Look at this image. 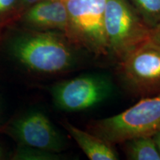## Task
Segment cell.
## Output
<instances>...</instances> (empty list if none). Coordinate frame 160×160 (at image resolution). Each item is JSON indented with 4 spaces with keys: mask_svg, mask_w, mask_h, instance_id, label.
<instances>
[{
    "mask_svg": "<svg viewBox=\"0 0 160 160\" xmlns=\"http://www.w3.org/2000/svg\"><path fill=\"white\" fill-rule=\"evenodd\" d=\"M104 20L108 53L119 61L149 39L151 28L128 0H106Z\"/></svg>",
    "mask_w": 160,
    "mask_h": 160,
    "instance_id": "obj_3",
    "label": "cell"
},
{
    "mask_svg": "<svg viewBox=\"0 0 160 160\" xmlns=\"http://www.w3.org/2000/svg\"><path fill=\"white\" fill-rule=\"evenodd\" d=\"M39 1L40 0H18V21L26 10Z\"/></svg>",
    "mask_w": 160,
    "mask_h": 160,
    "instance_id": "obj_14",
    "label": "cell"
},
{
    "mask_svg": "<svg viewBox=\"0 0 160 160\" xmlns=\"http://www.w3.org/2000/svg\"><path fill=\"white\" fill-rule=\"evenodd\" d=\"M18 0H0V44L13 23L18 21Z\"/></svg>",
    "mask_w": 160,
    "mask_h": 160,
    "instance_id": "obj_13",
    "label": "cell"
},
{
    "mask_svg": "<svg viewBox=\"0 0 160 160\" xmlns=\"http://www.w3.org/2000/svg\"><path fill=\"white\" fill-rule=\"evenodd\" d=\"M2 40L8 57L29 72L55 75L68 71L77 65L75 45L62 32L25 28Z\"/></svg>",
    "mask_w": 160,
    "mask_h": 160,
    "instance_id": "obj_1",
    "label": "cell"
},
{
    "mask_svg": "<svg viewBox=\"0 0 160 160\" xmlns=\"http://www.w3.org/2000/svg\"><path fill=\"white\" fill-rule=\"evenodd\" d=\"M5 157V151H4L3 148L0 145V159H3Z\"/></svg>",
    "mask_w": 160,
    "mask_h": 160,
    "instance_id": "obj_17",
    "label": "cell"
},
{
    "mask_svg": "<svg viewBox=\"0 0 160 160\" xmlns=\"http://www.w3.org/2000/svg\"><path fill=\"white\" fill-rule=\"evenodd\" d=\"M133 6L150 28L160 23V0H131Z\"/></svg>",
    "mask_w": 160,
    "mask_h": 160,
    "instance_id": "obj_11",
    "label": "cell"
},
{
    "mask_svg": "<svg viewBox=\"0 0 160 160\" xmlns=\"http://www.w3.org/2000/svg\"><path fill=\"white\" fill-rule=\"evenodd\" d=\"M71 137L82 150L85 154L91 160H117V153L111 146L102 138L78 128L72 124L65 122L63 124Z\"/></svg>",
    "mask_w": 160,
    "mask_h": 160,
    "instance_id": "obj_9",
    "label": "cell"
},
{
    "mask_svg": "<svg viewBox=\"0 0 160 160\" xmlns=\"http://www.w3.org/2000/svg\"><path fill=\"white\" fill-rule=\"evenodd\" d=\"M127 156L132 160H160V153L153 137L145 136L128 140Z\"/></svg>",
    "mask_w": 160,
    "mask_h": 160,
    "instance_id": "obj_10",
    "label": "cell"
},
{
    "mask_svg": "<svg viewBox=\"0 0 160 160\" xmlns=\"http://www.w3.org/2000/svg\"><path fill=\"white\" fill-rule=\"evenodd\" d=\"M114 85L103 73L82 74L56 83L51 88L53 105L64 112H79L92 108L111 97Z\"/></svg>",
    "mask_w": 160,
    "mask_h": 160,
    "instance_id": "obj_5",
    "label": "cell"
},
{
    "mask_svg": "<svg viewBox=\"0 0 160 160\" xmlns=\"http://www.w3.org/2000/svg\"><path fill=\"white\" fill-rule=\"evenodd\" d=\"M126 85L141 96L160 94V46L148 39L120 60Z\"/></svg>",
    "mask_w": 160,
    "mask_h": 160,
    "instance_id": "obj_7",
    "label": "cell"
},
{
    "mask_svg": "<svg viewBox=\"0 0 160 160\" xmlns=\"http://www.w3.org/2000/svg\"><path fill=\"white\" fill-rule=\"evenodd\" d=\"M91 131L108 142L153 135L160 130V94L145 97L119 114L93 122Z\"/></svg>",
    "mask_w": 160,
    "mask_h": 160,
    "instance_id": "obj_2",
    "label": "cell"
},
{
    "mask_svg": "<svg viewBox=\"0 0 160 160\" xmlns=\"http://www.w3.org/2000/svg\"><path fill=\"white\" fill-rule=\"evenodd\" d=\"M149 39L160 46V23L151 29Z\"/></svg>",
    "mask_w": 160,
    "mask_h": 160,
    "instance_id": "obj_15",
    "label": "cell"
},
{
    "mask_svg": "<svg viewBox=\"0 0 160 160\" xmlns=\"http://www.w3.org/2000/svg\"><path fill=\"white\" fill-rule=\"evenodd\" d=\"M0 134L8 136L18 145L60 153L66 140L49 117L39 110H30L0 125Z\"/></svg>",
    "mask_w": 160,
    "mask_h": 160,
    "instance_id": "obj_6",
    "label": "cell"
},
{
    "mask_svg": "<svg viewBox=\"0 0 160 160\" xmlns=\"http://www.w3.org/2000/svg\"><path fill=\"white\" fill-rule=\"evenodd\" d=\"M19 21L26 29L65 33L68 22L65 0H40L26 10Z\"/></svg>",
    "mask_w": 160,
    "mask_h": 160,
    "instance_id": "obj_8",
    "label": "cell"
},
{
    "mask_svg": "<svg viewBox=\"0 0 160 160\" xmlns=\"http://www.w3.org/2000/svg\"><path fill=\"white\" fill-rule=\"evenodd\" d=\"M153 139H154L156 144H157L158 149H159V153H160V130L159 131H157L154 135L153 136Z\"/></svg>",
    "mask_w": 160,
    "mask_h": 160,
    "instance_id": "obj_16",
    "label": "cell"
},
{
    "mask_svg": "<svg viewBox=\"0 0 160 160\" xmlns=\"http://www.w3.org/2000/svg\"><path fill=\"white\" fill-rule=\"evenodd\" d=\"M106 0H65L68 22L65 36L74 45L98 55L108 53L105 29Z\"/></svg>",
    "mask_w": 160,
    "mask_h": 160,
    "instance_id": "obj_4",
    "label": "cell"
},
{
    "mask_svg": "<svg viewBox=\"0 0 160 160\" xmlns=\"http://www.w3.org/2000/svg\"><path fill=\"white\" fill-rule=\"evenodd\" d=\"M61 159L62 155L60 153L18 145L11 156V159L13 160H59Z\"/></svg>",
    "mask_w": 160,
    "mask_h": 160,
    "instance_id": "obj_12",
    "label": "cell"
}]
</instances>
